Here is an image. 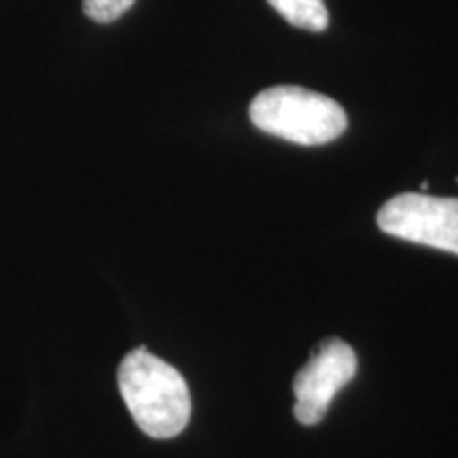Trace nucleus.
Wrapping results in <instances>:
<instances>
[{
    "label": "nucleus",
    "instance_id": "nucleus-1",
    "mask_svg": "<svg viewBox=\"0 0 458 458\" xmlns=\"http://www.w3.org/2000/svg\"><path fill=\"white\" fill-rule=\"evenodd\" d=\"M117 382L131 418L148 437L170 439L187 427L191 394L185 377L145 346L125 354Z\"/></svg>",
    "mask_w": 458,
    "mask_h": 458
},
{
    "label": "nucleus",
    "instance_id": "nucleus-2",
    "mask_svg": "<svg viewBox=\"0 0 458 458\" xmlns=\"http://www.w3.org/2000/svg\"><path fill=\"white\" fill-rule=\"evenodd\" d=\"M249 114L266 134L303 147L327 145L348 128L346 111L334 98L297 85H276L257 94Z\"/></svg>",
    "mask_w": 458,
    "mask_h": 458
},
{
    "label": "nucleus",
    "instance_id": "nucleus-3",
    "mask_svg": "<svg viewBox=\"0 0 458 458\" xmlns=\"http://www.w3.org/2000/svg\"><path fill=\"white\" fill-rule=\"evenodd\" d=\"M377 227L388 236L458 255V198L401 193L382 206Z\"/></svg>",
    "mask_w": 458,
    "mask_h": 458
},
{
    "label": "nucleus",
    "instance_id": "nucleus-4",
    "mask_svg": "<svg viewBox=\"0 0 458 458\" xmlns=\"http://www.w3.org/2000/svg\"><path fill=\"white\" fill-rule=\"evenodd\" d=\"M357 374V354L346 342L329 337L314 348L293 380L295 418L301 425H317L331 401Z\"/></svg>",
    "mask_w": 458,
    "mask_h": 458
},
{
    "label": "nucleus",
    "instance_id": "nucleus-5",
    "mask_svg": "<svg viewBox=\"0 0 458 458\" xmlns=\"http://www.w3.org/2000/svg\"><path fill=\"white\" fill-rule=\"evenodd\" d=\"M291 26L323 32L329 26V11L323 0H267Z\"/></svg>",
    "mask_w": 458,
    "mask_h": 458
},
{
    "label": "nucleus",
    "instance_id": "nucleus-6",
    "mask_svg": "<svg viewBox=\"0 0 458 458\" xmlns=\"http://www.w3.org/2000/svg\"><path fill=\"white\" fill-rule=\"evenodd\" d=\"M136 0H83V11L98 24H111L119 20Z\"/></svg>",
    "mask_w": 458,
    "mask_h": 458
}]
</instances>
